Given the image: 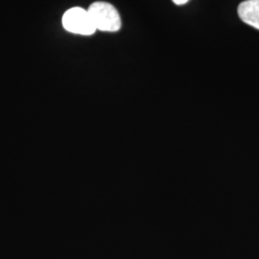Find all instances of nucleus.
I'll return each mask as SVG.
<instances>
[{"instance_id": "7ed1b4c3", "label": "nucleus", "mask_w": 259, "mask_h": 259, "mask_svg": "<svg viewBox=\"0 0 259 259\" xmlns=\"http://www.w3.org/2000/svg\"><path fill=\"white\" fill-rule=\"evenodd\" d=\"M238 16L245 23L259 30V0H247L238 6Z\"/></svg>"}, {"instance_id": "f257e3e1", "label": "nucleus", "mask_w": 259, "mask_h": 259, "mask_svg": "<svg viewBox=\"0 0 259 259\" xmlns=\"http://www.w3.org/2000/svg\"><path fill=\"white\" fill-rule=\"evenodd\" d=\"M88 13L96 30L103 32H116L121 27V19L117 10L108 2H94Z\"/></svg>"}, {"instance_id": "f03ea898", "label": "nucleus", "mask_w": 259, "mask_h": 259, "mask_svg": "<svg viewBox=\"0 0 259 259\" xmlns=\"http://www.w3.org/2000/svg\"><path fill=\"white\" fill-rule=\"evenodd\" d=\"M63 26L70 33L83 36H91L96 31L88 10L80 7H74L65 12Z\"/></svg>"}, {"instance_id": "20e7f679", "label": "nucleus", "mask_w": 259, "mask_h": 259, "mask_svg": "<svg viewBox=\"0 0 259 259\" xmlns=\"http://www.w3.org/2000/svg\"><path fill=\"white\" fill-rule=\"evenodd\" d=\"M176 5H184L186 2H188L189 0H172Z\"/></svg>"}]
</instances>
